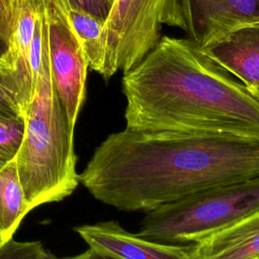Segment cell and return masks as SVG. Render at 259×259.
<instances>
[{"mask_svg":"<svg viewBox=\"0 0 259 259\" xmlns=\"http://www.w3.org/2000/svg\"><path fill=\"white\" fill-rule=\"evenodd\" d=\"M258 97H259V84H257V85H255V86H253V87H249Z\"/></svg>","mask_w":259,"mask_h":259,"instance_id":"cell-20","label":"cell"},{"mask_svg":"<svg viewBox=\"0 0 259 259\" xmlns=\"http://www.w3.org/2000/svg\"><path fill=\"white\" fill-rule=\"evenodd\" d=\"M259 210V175L213 186L146 212L138 236L195 244Z\"/></svg>","mask_w":259,"mask_h":259,"instance_id":"cell-4","label":"cell"},{"mask_svg":"<svg viewBox=\"0 0 259 259\" xmlns=\"http://www.w3.org/2000/svg\"><path fill=\"white\" fill-rule=\"evenodd\" d=\"M25 0H0V41L7 45L19 19Z\"/></svg>","mask_w":259,"mask_h":259,"instance_id":"cell-16","label":"cell"},{"mask_svg":"<svg viewBox=\"0 0 259 259\" xmlns=\"http://www.w3.org/2000/svg\"><path fill=\"white\" fill-rule=\"evenodd\" d=\"M74 231L90 249L114 259H200L195 244H165L124 230L117 222L82 225Z\"/></svg>","mask_w":259,"mask_h":259,"instance_id":"cell-9","label":"cell"},{"mask_svg":"<svg viewBox=\"0 0 259 259\" xmlns=\"http://www.w3.org/2000/svg\"><path fill=\"white\" fill-rule=\"evenodd\" d=\"M42 6L41 0H25L6 50L0 55V86L23 120L34 94L30 48Z\"/></svg>","mask_w":259,"mask_h":259,"instance_id":"cell-8","label":"cell"},{"mask_svg":"<svg viewBox=\"0 0 259 259\" xmlns=\"http://www.w3.org/2000/svg\"><path fill=\"white\" fill-rule=\"evenodd\" d=\"M195 245L200 259H259V210Z\"/></svg>","mask_w":259,"mask_h":259,"instance_id":"cell-11","label":"cell"},{"mask_svg":"<svg viewBox=\"0 0 259 259\" xmlns=\"http://www.w3.org/2000/svg\"><path fill=\"white\" fill-rule=\"evenodd\" d=\"M257 175L258 141L125 127L95 149L79 182L116 209L148 212Z\"/></svg>","mask_w":259,"mask_h":259,"instance_id":"cell-1","label":"cell"},{"mask_svg":"<svg viewBox=\"0 0 259 259\" xmlns=\"http://www.w3.org/2000/svg\"><path fill=\"white\" fill-rule=\"evenodd\" d=\"M68 16L83 48L88 67L104 77L107 63L105 20L76 6L69 8Z\"/></svg>","mask_w":259,"mask_h":259,"instance_id":"cell-13","label":"cell"},{"mask_svg":"<svg viewBox=\"0 0 259 259\" xmlns=\"http://www.w3.org/2000/svg\"><path fill=\"white\" fill-rule=\"evenodd\" d=\"M259 21V0H169L166 24L183 29L204 49Z\"/></svg>","mask_w":259,"mask_h":259,"instance_id":"cell-6","label":"cell"},{"mask_svg":"<svg viewBox=\"0 0 259 259\" xmlns=\"http://www.w3.org/2000/svg\"><path fill=\"white\" fill-rule=\"evenodd\" d=\"M29 211L13 159L0 169V245L12 239Z\"/></svg>","mask_w":259,"mask_h":259,"instance_id":"cell-12","label":"cell"},{"mask_svg":"<svg viewBox=\"0 0 259 259\" xmlns=\"http://www.w3.org/2000/svg\"><path fill=\"white\" fill-rule=\"evenodd\" d=\"M0 116L6 118H21L17 109L7 98L0 86Z\"/></svg>","mask_w":259,"mask_h":259,"instance_id":"cell-17","label":"cell"},{"mask_svg":"<svg viewBox=\"0 0 259 259\" xmlns=\"http://www.w3.org/2000/svg\"><path fill=\"white\" fill-rule=\"evenodd\" d=\"M46 8L54 84L68 124L74 130L85 99L88 63L68 13L48 6Z\"/></svg>","mask_w":259,"mask_h":259,"instance_id":"cell-7","label":"cell"},{"mask_svg":"<svg viewBox=\"0 0 259 259\" xmlns=\"http://www.w3.org/2000/svg\"><path fill=\"white\" fill-rule=\"evenodd\" d=\"M45 259H114V258L99 254V253L95 252L94 250L88 248L86 251H84L78 255L67 256V257H57L56 255L49 252L48 256Z\"/></svg>","mask_w":259,"mask_h":259,"instance_id":"cell-18","label":"cell"},{"mask_svg":"<svg viewBox=\"0 0 259 259\" xmlns=\"http://www.w3.org/2000/svg\"><path fill=\"white\" fill-rule=\"evenodd\" d=\"M49 254L40 241L9 240L0 245V259H45Z\"/></svg>","mask_w":259,"mask_h":259,"instance_id":"cell-15","label":"cell"},{"mask_svg":"<svg viewBox=\"0 0 259 259\" xmlns=\"http://www.w3.org/2000/svg\"><path fill=\"white\" fill-rule=\"evenodd\" d=\"M110 1V3H111V5H112V2H113V0H109Z\"/></svg>","mask_w":259,"mask_h":259,"instance_id":"cell-21","label":"cell"},{"mask_svg":"<svg viewBox=\"0 0 259 259\" xmlns=\"http://www.w3.org/2000/svg\"><path fill=\"white\" fill-rule=\"evenodd\" d=\"M41 1L46 6L58 9L65 13H68L69 8L72 6V0H41Z\"/></svg>","mask_w":259,"mask_h":259,"instance_id":"cell-19","label":"cell"},{"mask_svg":"<svg viewBox=\"0 0 259 259\" xmlns=\"http://www.w3.org/2000/svg\"><path fill=\"white\" fill-rule=\"evenodd\" d=\"M42 59L32 101L14 158L29 209L69 196L79 184L74 130L67 120L51 68L49 19L42 14Z\"/></svg>","mask_w":259,"mask_h":259,"instance_id":"cell-3","label":"cell"},{"mask_svg":"<svg viewBox=\"0 0 259 259\" xmlns=\"http://www.w3.org/2000/svg\"><path fill=\"white\" fill-rule=\"evenodd\" d=\"M201 50L248 87L259 84V21L240 27Z\"/></svg>","mask_w":259,"mask_h":259,"instance_id":"cell-10","label":"cell"},{"mask_svg":"<svg viewBox=\"0 0 259 259\" xmlns=\"http://www.w3.org/2000/svg\"><path fill=\"white\" fill-rule=\"evenodd\" d=\"M121 83L127 128L259 142V97L190 39L161 36Z\"/></svg>","mask_w":259,"mask_h":259,"instance_id":"cell-2","label":"cell"},{"mask_svg":"<svg viewBox=\"0 0 259 259\" xmlns=\"http://www.w3.org/2000/svg\"><path fill=\"white\" fill-rule=\"evenodd\" d=\"M24 132L22 118L0 116V169L13 160L20 147Z\"/></svg>","mask_w":259,"mask_h":259,"instance_id":"cell-14","label":"cell"},{"mask_svg":"<svg viewBox=\"0 0 259 259\" xmlns=\"http://www.w3.org/2000/svg\"><path fill=\"white\" fill-rule=\"evenodd\" d=\"M169 0H113L105 20L107 63L104 79L126 73L152 51L166 24Z\"/></svg>","mask_w":259,"mask_h":259,"instance_id":"cell-5","label":"cell"}]
</instances>
